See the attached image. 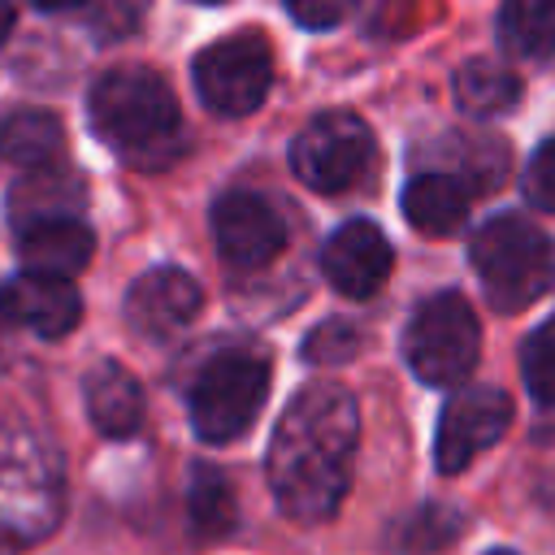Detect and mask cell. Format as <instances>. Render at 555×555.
<instances>
[{
    "label": "cell",
    "instance_id": "obj_1",
    "mask_svg": "<svg viewBox=\"0 0 555 555\" xmlns=\"http://www.w3.org/2000/svg\"><path fill=\"white\" fill-rule=\"evenodd\" d=\"M360 412L347 386L312 382L304 386L273 425L269 438V486L291 520H330L351 486Z\"/></svg>",
    "mask_w": 555,
    "mask_h": 555
},
{
    "label": "cell",
    "instance_id": "obj_2",
    "mask_svg": "<svg viewBox=\"0 0 555 555\" xmlns=\"http://www.w3.org/2000/svg\"><path fill=\"white\" fill-rule=\"evenodd\" d=\"M91 130L130 165L156 169L182 152V121L169 82L143 65H121L95 78L87 95Z\"/></svg>",
    "mask_w": 555,
    "mask_h": 555
},
{
    "label": "cell",
    "instance_id": "obj_3",
    "mask_svg": "<svg viewBox=\"0 0 555 555\" xmlns=\"http://www.w3.org/2000/svg\"><path fill=\"white\" fill-rule=\"evenodd\" d=\"M473 269L494 308L520 312L555 282V243L529 217L503 212L473 234Z\"/></svg>",
    "mask_w": 555,
    "mask_h": 555
},
{
    "label": "cell",
    "instance_id": "obj_4",
    "mask_svg": "<svg viewBox=\"0 0 555 555\" xmlns=\"http://www.w3.org/2000/svg\"><path fill=\"white\" fill-rule=\"evenodd\" d=\"M481 351V330L477 317L468 308L464 295L442 291L434 299H425L403 334V356L412 364V373L425 386H460L468 382L473 364Z\"/></svg>",
    "mask_w": 555,
    "mask_h": 555
},
{
    "label": "cell",
    "instance_id": "obj_5",
    "mask_svg": "<svg viewBox=\"0 0 555 555\" xmlns=\"http://www.w3.org/2000/svg\"><path fill=\"white\" fill-rule=\"evenodd\" d=\"M269 395V364L251 351H225L208 360L191 386V425L204 442H234L251 429Z\"/></svg>",
    "mask_w": 555,
    "mask_h": 555
},
{
    "label": "cell",
    "instance_id": "obj_6",
    "mask_svg": "<svg viewBox=\"0 0 555 555\" xmlns=\"http://www.w3.org/2000/svg\"><path fill=\"white\" fill-rule=\"evenodd\" d=\"M369 156H373V134L347 108L321 113L291 143V169H295V178L308 191H321V195L347 191L364 173Z\"/></svg>",
    "mask_w": 555,
    "mask_h": 555
},
{
    "label": "cell",
    "instance_id": "obj_7",
    "mask_svg": "<svg viewBox=\"0 0 555 555\" xmlns=\"http://www.w3.org/2000/svg\"><path fill=\"white\" fill-rule=\"evenodd\" d=\"M273 82L269 43L256 35H230L195 56V91L221 117H247L264 104Z\"/></svg>",
    "mask_w": 555,
    "mask_h": 555
},
{
    "label": "cell",
    "instance_id": "obj_8",
    "mask_svg": "<svg viewBox=\"0 0 555 555\" xmlns=\"http://www.w3.org/2000/svg\"><path fill=\"white\" fill-rule=\"evenodd\" d=\"M512 421V399L499 386H464L447 399L438 416V438H434V464L442 473H464L486 447L503 438Z\"/></svg>",
    "mask_w": 555,
    "mask_h": 555
},
{
    "label": "cell",
    "instance_id": "obj_9",
    "mask_svg": "<svg viewBox=\"0 0 555 555\" xmlns=\"http://www.w3.org/2000/svg\"><path fill=\"white\" fill-rule=\"evenodd\" d=\"M212 238L225 264L234 269H264L282 243H286V225L282 217L251 191H225L212 204Z\"/></svg>",
    "mask_w": 555,
    "mask_h": 555
},
{
    "label": "cell",
    "instance_id": "obj_10",
    "mask_svg": "<svg viewBox=\"0 0 555 555\" xmlns=\"http://www.w3.org/2000/svg\"><path fill=\"white\" fill-rule=\"evenodd\" d=\"M395 269L390 238L373 221H343L321 247L325 282L347 299H373Z\"/></svg>",
    "mask_w": 555,
    "mask_h": 555
},
{
    "label": "cell",
    "instance_id": "obj_11",
    "mask_svg": "<svg viewBox=\"0 0 555 555\" xmlns=\"http://www.w3.org/2000/svg\"><path fill=\"white\" fill-rule=\"evenodd\" d=\"M0 317L39 338H65L82 317V299L69 278L26 269L22 278H9L0 286Z\"/></svg>",
    "mask_w": 555,
    "mask_h": 555
},
{
    "label": "cell",
    "instance_id": "obj_12",
    "mask_svg": "<svg viewBox=\"0 0 555 555\" xmlns=\"http://www.w3.org/2000/svg\"><path fill=\"white\" fill-rule=\"evenodd\" d=\"M199 286L182 269H147L126 291V321L143 338H169L199 312Z\"/></svg>",
    "mask_w": 555,
    "mask_h": 555
},
{
    "label": "cell",
    "instance_id": "obj_13",
    "mask_svg": "<svg viewBox=\"0 0 555 555\" xmlns=\"http://www.w3.org/2000/svg\"><path fill=\"white\" fill-rule=\"evenodd\" d=\"M17 251H22L26 269H35V273L74 278V273H82V269L91 264L95 234H91V225H82L74 212L35 217V221H22Z\"/></svg>",
    "mask_w": 555,
    "mask_h": 555
},
{
    "label": "cell",
    "instance_id": "obj_14",
    "mask_svg": "<svg viewBox=\"0 0 555 555\" xmlns=\"http://www.w3.org/2000/svg\"><path fill=\"white\" fill-rule=\"evenodd\" d=\"M468 182L460 173H416L403 186V217L421 234H455L468 217Z\"/></svg>",
    "mask_w": 555,
    "mask_h": 555
},
{
    "label": "cell",
    "instance_id": "obj_15",
    "mask_svg": "<svg viewBox=\"0 0 555 555\" xmlns=\"http://www.w3.org/2000/svg\"><path fill=\"white\" fill-rule=\"evenodd\" d=\"M87 416L104 438H130L143 425V390L121 364H100L87 377Z\"/></svg>",
    "mask_w": 555,
    "mask_h": 555
},
{
    "label": "cell",
    "instance_id": "obj_16",
    "mask_svg": "<svg viewBox=\"0 0 555 555\" xmlns=\"http://www.w3.org/2000/svg\"><path fill=\"white\" fill-rule=\"evenodd\" d=\"M65 152V126L48 108H17L0 121V160L43 169L56 165Z\"/></svg>",
    "mask_w": 555,
    "mask_h": 555
},
{
    "label": "cell",
    "instance_id": "obj_17",
    "mask_svg": "<svg viewBox=\"0 0 555 555\" xmlns=\"http://www.w3.org/2000/svg\"><path fill=\"white\" fill-rule=\"evenodd\" d=\"M455 104L468 117H503L520 104V78L503 65V61H468L455 74Z\"/></svg>",
    "mask_w": 555,
    "mask_h": 555
},
{
    "label": "cell",
    "instance_id": "obj_18",
    "mask_svg": "<svg viewBox=\"0 0 555 555\" xmlns=\"http://www.w3.org/2000/svg\"><path fill=\"white\" fill-rule=\"evenodd\" d=\"M499 43L512 56L546 61L555 52V0H503Z\"/></svg>",
    "mask_w": 555,
    "mask_h": 555
},
{
    "label": "cell",
    "instance_id": "obj_19",
    "mask_svg": "<svg viewBox=\"0 0 555 555\" xmlns=\"http://www.w3.org/2000/svg\"><path fill=\"white\" fill-rule=\"evenodd\" d=\"M186 520L199 538H221L234 529L238 507H234V490L230 481L212 468V464H195L191 468V486H186Z\"/></svg>",
    "mask_w": 555,
    "mask_h": 555
},
{
    "label": "cell",
    "instance_id": "obj_20",
    "mask_svg": "<svg viewBox=\"0 0 555 555\" xmlns=\"http://www.w3.org/2000/svg\"><path fill=\"white\" fill-rule=\"evenodd\" d=\"M520 377L529 386V395L546 408H555V317L542 321L525 347H520Z\"/></svg>",
    "mask_w": 555,
    "mask_h": 555
},
{
    "label": "cell",
    "instance_id": "obj_21",
    "mask_svg": "<svg viewBox=\"0 0 555 555\" xmlns=\"http://www.w3.org/2000/svg\"><path fill=\"white\" fill-rule=\"evenodd\" d=\"M455 533H460V516L442 503H429L399 529V546L403 551H434V546H447Z\"/></svg>",
    "mask_w": 555,
    "mask_h": 555
},
{
    "label": "cell",
    "instance_id": "obj_22",
    "mask_svg": "<svg viewBox=\"0 0 555 555\" xmlns=\"http://www.w3.org/2000/svg\"><path fill=\"white\" fill-rule=\"evenodd\" d=\"M356 347H360V334H356L347 321H325V325H317V330L308 334L304 356H308L312 364H338V360L356 356Z\"/></svg>",
    "mask_w": 555,
    "mask_h": 555
},
{
    "label": "cell",
    "instance_id": "obj_23",
    "mask_svg": "<svg viewBox=\"0 0 555 555\" xmlns=\"http://www.w3.org/2000/svg\"><path fill=\"white\" fill-rule=\"evenodd\" d=\"M525 195L542 212H555V134L546 143H538V152L525 169Z\"/></svg>",
    "mask_w": 555,
    "mask_h": 555
},
{
    "label": "cell",
    "instance_id": "obj_24",
    "mask_svg": "<svg viewBox=\"0 0 555 555\" xmlns=\"http://www.w3.org/2000/svg\"><path fill=\"white\" fill-rule=\"evenodd\" d=\"M356 0H286L291 17L308 30H325V26H338L347 13H351Z\"/></svg>",
    "mask_w": 555,
    "mask_h": 555
},
{
    "label": "cell",
    "instance_id": "obj_25",
    "mask_svg": "<svg viewBox=\"0 0 555 555\" xmlns=\"http://www.w3.org/2000/svg\"><path fill=\"white\" fill-rule=\"evenodd\" d=\"M13 22H17V17H13V4H9V0H0V43L9 39V30H13Z\"/></svg>",
    "mask_w": 555,
    "mask_h": 555
},
{
    "label": "cell",
    "instance_id": "obj_26",
    "mask_svg": "<svg viewBox=\"0 0 555 555\" xmlns=\"http://www.w3.org/2000/svg\"><path fill=\"white\" fill-rule=\"evenodd\" d=\"M30 4H39V9H78L87 0H30Z\"/></svg>",
    "mask_w": 555,
    "mask_h": 555
},
{
    "label": "cell",
    "instance_id": "obj_27",
    "mask_svg": "<svg viewBox=\"0 0 555 555\" xmlns=\"http://www.w3.org/2000/svg\"><path fill=\"white\" fill-rule=\"evenodd\" d=\"M486 555H516V551H486Z\"/></svg>",
    "mask_w": 555,
    "mask_h": 555
},
{
    "label": "cell",
    "instance_id": "obj_28",
    "mask_svg": "<svg viewBox=\"0 0 555 555\" xmlns=\"http://www.w3.org/2000/svg\"><path fill=\"white\" fill-rule=\"evenodd\" d=\"M199 4H217V0H199Z\"/></svg>",
    "mask_w": 555,
    "mask_h": 555
}]
</instances>
